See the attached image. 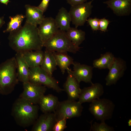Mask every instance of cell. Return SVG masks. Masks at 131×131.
<instances>
[{
  "instance_id": "obj_30",
  "label": "cell",
  "mask_w": 131,
  "mask_h": 131,
  "mask_svg": "<svg viewBox=\"0 0 131 131\" xmlns=\"http://www.w3.org/2000/svg\"><path fill=\"white\" fill-rule=\"evenodd\" d=\"M110 23V21L105 18L99 19V29L102 32H105Z\"/></svg>"
},
{
  "instance_id": "obj_12",
  "label": "cell",
  "mask_w": 131,
  "mask_h": 131,
  "mask_svg": "<svg viewBox=\"0 0 131 131\" xmlns=\"http://www.w3.org/2000/svg\"><path fill=\"white\" fill-rule=\"evenodd\" d=\"M90 86L81 89L78 101L81 104L91 102L100 98L104 93L103 86L100 83H92Z\"/></svg>"
},
{
  "instance_id": "obj_15",
  "label": "cell",
  "mask_w": 131,
  "mask_h": 131,
  "mask_svg": "<svg viewBox=\"0 0 131 131\" xmlns=\"http://www.w3.org/2000/svg\"><path fill=\"white\" fill-rule=\"evenodd\" d=\"M73 65V71L71 70L72 74L79 83L82 81L91 84L92 83V66L75 62H74Z\"/></svg>"
},
{
  "instance_id": "obj_36",
  "label": "cell",
  "mask_w": 131,
  "mask_h": 131,
  "mask_svg": "<svg viewBox=\"0 0 131 131\" xmlns=\"http://www.w3.org/2000/svg\"><path fill=\"white\" fill-rule=\"evenodd\" d=\"M92 0L93 1L94 0Z\"/></svg>"
},
{
  "instance_id": "obj_23",
  "label": "cell",
  "mask_w": 131,
  "mask_h": 131,
  "mask_svg": "<svg viewBox=\"0 0 131 131\" xmlns=\"http://www.w3.org/2000/svg\"><path fill=\"white\" fill-rule=\"evenodd\" d=\"M43 58L40 67L50 75L52 76L53 72L57 69L56 63L53 53L45 50Z\"/></svg>"
},
{
  "instance_id": "obj_17",
  "label": "cell",
  "mask_w": 131,
  "mask_h": 131,
  "mask_svg": "<svg viewBox=\"0 0 131 131\" xmlns=\"http://www.w3.org/2000/svg\"><path fill=\"white\" fill-rule=\"evenodd\" d=\"M16 58L17 64V71L19 81L23 83L29 81V68L25 62L21 52H16Z\"/></svg>"
},
{
  "instance_id": "obj_27",
  "label": "cell",
  "mask_w": 131,
  "mask_h": 131,
  "mask_svg": "<svg viewBox=\"0 0 131 131\" xmlns=\"http://www.w3.org/2000/svg\"><path fill=\"white\" fill-rule=\"evenodd\" d=\"M91 127L90 131H114V129L106 123L105 121H101L99 123L94 122L93 124L90 122Z\"/></svg>"
},
{
  "instance_id": "obj_26",
  "label": "cell",
  "mask_w": 131,
  "mask_h": 131,
  "mask_svg": "<svg viewBox=\"0 0 131 131\" xmlns=\"http://www.w3.org/2000/svg\"><path fill=\"white\" fill-rule=\"evenodd\" d=\"M25 17V16L21 14H17L13 16H10L9 21L7 24L6 29L4 33H9L15 31L22 27L21 24Z\"/></svg>"
},
{
  "instance_id": "obj_25",
  "label": "cell",
  "mask_w": 131,
  "mask_h": 131,
  "mask_svg": "<svg viewBox=\"0 0 131 131\" xmlns=\"http://www.w3.org/2000/svg\"><path fill=\"white\" fill-rule=\"evenodd\" d=\"M66 34L70 40L75 45L79 47L85 39V33L81 29L76 27H71L66 31Z\"/></svg>"
},
{
  "instance_id": "obj_2",
  "label": "cell",
  "mask_w": 131,
  "mask_h": 131,
  "mask_svg": "<svg viewBox=\"0 0 131 131\" xmlns=\"http://www.w3.org/2000/svg\"><path fill=\"white\" fill-rule=\"evenodd\" d=\"M39 106L19 97L13 103L11 115L16 123L25 127L33 125L38 117Z\"/></svg>"
},
{
  "instance_id": "obj_34",
  "label": "cell",
  "mask_w": 131,
  "mask_h": 131,
  "mask_svg": "<svg viewBox=\"0 0 131 131\" xmlns=\"http://www.w3.org/2000/svg\"><path fill=\"white\" fill-rule=\"evenodd\" d=\"M0 2L4 4L7 5L9 2V0H0Z\"/></svg>"
},
{
  "instance_id": "obj_31",
  "label": "cell",
  "mask_w": 131,
  "mask_h": 131,
  "mask_svg": "<svg viewBox=\"0 0 131 131\" xmlns=\"http://www.w3.org/2000/svg\"><path fill=\"white\" fill-rule=\"evenodd\" d=\"M50 0H42L37 7L43 13L47 9Z\"/></svg>"
},
{
  "instance_id": "obj_1",
  "label": "cell",
  "mask_w": 131,
  "mask_h": 131,
  "mask_svg": "<svg viewBox=\"0 0 131 131\" xmlns=\"http://www.w3.org/2000/svg\"><path fill=\"white\" fill-rule=\"evenodd\" d=\"M8 39L9 46L16 52L42 50L43 47L37 26L26 22L20 29L9 33Z\"/></svg>"
},
{
  "instance_id": "obj_5",
  "label": "cell",
  "mask_w": 131,
  "mask_h": 131,
  "mask_svg": "<svg viewBox=\"0 0 131 131\" xmlns=\"http://www.w3.org/2000/svg\"><path fill=\"white\" fill-rule=\"evenodd\" d=\"M90 103L89 110L97 121H105L112 118L115 107L112 101L108 99L99 98Z\"/></svg>"
},
{
  "instance_id": "obj_3",
  "label": "cell",
  "mask_w": 131,
  "mask_h": 131,
  "mask_svg": "<svg viewBox=\"0 0 131 131\" xmlns=\"http://www.w3.org/2000/svg\"><path fill=\"white\" fill-rule=\"evenodd\" d=\"M18 82L15 57L0 64V94L7 95L11 93Z\"/></svg>"
},
{
  "instance_id": "obj_24",
  "label": "cell",
  "mask_w": 131,
  "mask_h": 131,
  "mask_svg": "<svg viewBox=\"0 0 131 131\" xmlns=\"http://www.w3.org/2000/svg\"><path fill=\"white\" fill-rule=\"evenodd\" d=\"M115 57L113 54L110 52L101 54L99 58L93 61V67L99 69H109L113 63Z\"/></svg>"
},
{
  "instance_id": "obj_32",
  "label": "cell",
  "mask_w": 131,
  "mask_h": 131,
  "mask_svg": "<svg viewBox=\"0 0 131 131\" xmlns=\"http://www.w3.org/2000/svg\"><path fill=\"white\" fill-rule=\"evenodd\" d=\"M88 0H66L67 3L71 6L82 4L86 2Z\"/></svg>"
},
{
  "instance_id": "obj_13",
  "label": "cell",
  "mask_w": 131,
  "mask_h": 131,
  "mask_svg": "<svg viewBox=\"0 0 131 131\" xmlns=\"http://www.w3.org/2000/svg\"><path fill=\"white\" fill-rule=\"evenodd\" d=\"M57 122L54 113H44L36 120L33 124L31 131H52L53 127Z\"/></svg>"
},
{
  "instance_id": "obj_6",
  "label": "cell",
  "mask_w": 131,
  "mask_h": 131,
  "mask_svg": "<svg viewBox=\"0 0 131 131\" xmlns=\"http://www.w3.org/2000/svg\"><path fill=\"white\" fill-rule=\"evenodd\" d=\"M29 72L30 82L44 86L58 93L64 91L59 87L58 81L40 66L29 68Z\"/></svg>"
},
{
  "instance_id": "obj_22",
  "label": "cell",
  "mask_w": 131,
  "mask_h": 131,
  "mask_svg": "<svg viewBox=\"0 0 131 131\" xmlns=\"http://www.w3.org/2000/svg\"><path fill=\"white\" fill-rule=\"evenodd\" d=\"M54 19L60 30L66 32L70 27V16L69 12L64 7H62L59 9Z\"/></svg>"
},
{
  "instance_id": "obj_14",
  "label": "cell",
  "mask_w": 131,
  "mask_h": 131,
  "mask_svg": "<svg viewBox=\"0 0 131 131\" xmlns=\"http://www.w3.org/2000/svg\"><path fill=\"white\" fill-rule=\"evenodd\" d=\"M66 71L68 75L63 85L64 90L66 93L68 99L75 100L78 99L81 89L79 83L72 74L69 68Z\"/></svg>"
},
{
  "instance_id": "obj_9",
  "label": "cell",
  "mask_w": 131,
  "mask_h": 131,
  "mask_svg": "<svg viewBox=\"0 0 131 131\" xmlns=\"http://www.w3.org/2000/svg\"><path fill=\"white\" fill-rule=\"evenodd\" d=\"M23 91L19 97L33 104H38L41 98L46 92L47 87L29 81L23 83Z\"/></svg>"
},
{
  "instance_id": "obj_4",
  "label": "cell",
  "mask_w": 131,
  "mask_h": 131,
  "mask_svg": "<svg viewBox=\"0 0 131 131\" xmlns=\"http://www.w3.org/2000/svg\"><path fill=\"white\" fill-rule=\"evenodd\" d=\"M45 50L51 52L65 51L75 53L81 48L74 45L67 37L66 32L59 30L51 38L43 44Z\"/></svg>"
},
{
  "instance_id": "obj_20",
  "label": "cell",
  "mask_w": 131,
  "mask_h": 131,
  "mask_svg": "<svg viewBox=\"0 0 131 131\" xmlns=\"http://www.w3.org/2000/svg\"><path fill=\"white\" fill-rule=\"evenodd\" d=\"M58 98L52 94L44 95L41 98L38 104L43 113L54 112L59 102Z\"/></svg>"
},
{
  "instance_id": "obj_21",
  "label": "cell",
  "mask_w": 131,
  "mask_h": 131,
  "mask_svg": "<svg viewBox=\"0 0 131 131\" xmlns=\"http://www.w3.org/2000/svg\"><path fill=\"white\" fill-rule=\"evenodd\" d=\"M52 53L57 66L60 69L62 74H64L66 70L73 64L74 62L73 59L66 52H54Z\"/></svg>"
},
{
  "instance_id": "obj_19",
  "label": "cell",
  "mask_w": 131,
  "mask_h": 131,
  "mask_svg": "<svg viewBox=\"0 0 131 131\" xmlns=\"http://www.w3.org/2000/svg\"><path fill=\"white\" fill-rule=\"evenodd\" d=\"M29 68L40 66L43 60L44 52L42 50L21 52Z\"/></svg>"
},
{
  "instance_id": "obj_29",
  "label": "cell",
  "mask_w": 131,
  "mask_h": 131,
  "mask_svg": "<svg viewBox=\"0 0 131 131\" xmlns=\"http://www.w3.org/2000/svg\"><path fill=\"white\" fill-rule=\"evenodd\" d=\"M99 19L96 18H90L87 21L92 30L96 31L99 29Z\"/></svg>"
},
{
  "instance_id": "obj_10",
  "label": "cell",
  "mask_w": 131,
  "mask_h": 131,
  "mask_svg": "<svg viewBox=\"0 0 131 131\" xmlns=\"http://www.w3.org/2000/svg\"><path fill=\"white\" fill-rule=\"evenodd\" d=\"M126 68V62L120 58L115 57L105 78L106 85L115 84L123 77Z\"/></svg>"
},
{
  "instance_id": "obj_7",
  "label": "cell",
  "mask_w": 131,
  "mask_h": 131,
  "mask_svg": "<svg viewBox=\"0 0 131 131\" xmlns=\"http://www.w3.org/2000/svg\"><path fill=\"white\" fill-rule=\"evenodd\" d=\"M83 107L78 101L67 100L59 102L54 112L57 121L62 119L78 117L82 115Z\"/></svg>"
},
{
  "instance_id": "obj_18",
  "label": "cell",
  "mask_w": 131,
  "mask_h": 131,
  "mask_svg": "<svg viewBox=\"0 0 131 131\" xmlns=\"http://www.w3.org/2000/svg\"><path fill=\"white\" fill-rule=\"evenodd\" d=\"M25 7V22L33 25H39L45 17L44 13L37 7L26 5Z\"/></svg>"
},
{
  "instance_id": "obj_35",
  "label": "cell",
  "mask_w": 131,
  "mask_h": 131,
  "mask_svg": "<svg viewBox=\"0 0 131 131\" xmlns=\"http://www.w3.org/2000/svg\"><path fill=\"white\" fill-rule=\"evenodd\" d=\"M128 126H131V119H129L128 122Z\"/></svg>"
},
{
  "instance_id": "obj_33",
  "label": "cell",
  "mask_w": 131,
  "mask_h": 131,
  "mask_svg": "<svg viewBox=\"0 0 131 131\" xmlns=\"http://www.w3.org/2000/svg\"><path fill=\"white\" fill-rule=\"evenodd\" d=\"M5 23L3 19L0 17V28Z\"/></svg>"
},
{
  "instance_id": "obj_28",
  "label": "cell",
  "mask_w": 131,
  "mask_h": 131,
  "mask_svg": "<svg viewBox=\"0 0 131 131\" xmlns=\"http://www.w3.org/2000/svg\"><path fill=\"white\" fill-rule=\"evenodd\" d=\"M67 119L64 118L57 122L53 129V131H63L67 127Z\"/></svg>"
},
{
  "instance_id": "obj_8",
  "label": "cell",
  "mask_w": 131,
  "mask_h": 131,
  "mask_svg": "<svg viewBox=\"0 0 131 131\" xmlns=\"http://www.w3.org/2000/svg\"><path fill=\"white\" fill-rule=\"evenodd\" d=\"M91 0L85 2L71 6L69 12L71 22L75 27L84 25L88 18L91 13L93 6Z\"/></svg>"
},
{
  "instance_id": "obj_16",
  "label": "cell",
  "mask_w": 131,
  "mask_h": 131,
  "mask_svg": "<svg viewBox=\"0 0 131 131\" xmlns=\"http://www.w3.org/2000/svg\"><path fill=\"white\" fill-rule=\"evenodd\" d=\"M103 3L117 16H128L131 13V0H108Z\"/></svg>"
},
{
  "instance_id": "obj_11",
  "label": "cell",
  "mask_w": 131,
  "mask_h": 131,
  "mask_svg": "<svg viewBox=\"0 0 131 131\" xmlns=\"http://www.w3.org/2000/svg\"><path fill=\"white\" fill-rule=\"evenodd\" d=\"M59 30L54 18L51 17H45L38 27V34L43 44Z\"/></svg>"
}]
</instances>
